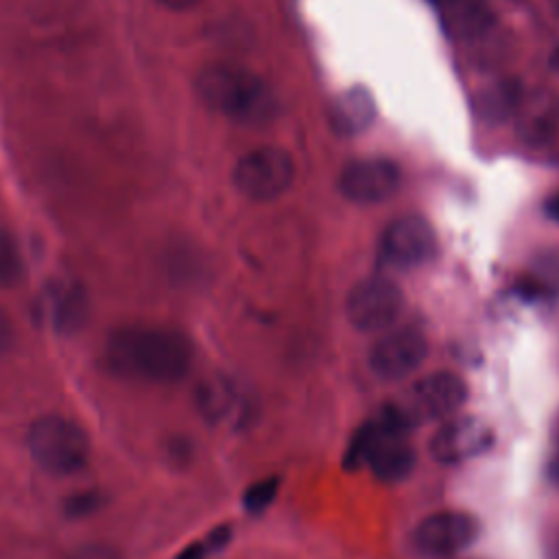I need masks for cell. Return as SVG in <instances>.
<instances>
[{"mask_svg":"<svg viewBox=\"0 0 559 559\" xmlns=\"http://www.w3.org/2000/svg\"><path fill=\"white\" fill-rule=\"evenodd\" d=\"M520 103H522V96H520L518 83L500 81L485 92L480 111L491 120H502V118H509L513 111H518Z\"/></svg>","mask_w":559,"mask_h":559,"instance_id":"cell-16","label":"cell"},{"mask_svg":"<svg viewBox=\"0 0 559 559\" xmlns=\"http://www.w3.org/2000/svg\"><path fill=\"white\" fill-rule=\"evenodd\" d=\"M465 402V384L448 371L430 373L417 380L404 406L413 419H448Z\"/></svg>","mask_w":559,"mask_h":559,"instance_id":"cell-11","label":"cell"},{"mask_svg":"<svg viewBox=\"0 0 559 559\" xmlns=\"http://www.w3.org/2000/svg\"><path fill=\"white\" fill-rule=\"evenodd\" d=\"M491 441L489 430L474 417H448L430 437V452L443 465L463 463L480 454Z\"/></svg>","mask_w":559,"mask_h":559,"instance_id":"cell-12","label":"cell"},{"mask_svg":"<svg viewBox=\"0 0 559 559\" xmlns=\"http://www.w3.org/2000/svg\"><path fill=\"white\" fill-rule=\"evenodd\" d=\"M437 238L421 216H402L393 221L380 240L382 258L400 269H413L432 258Z\"/></svg>","mask_w":559,"mask_h":559,"instance_id":"cell-9","label":"cell"},{"mask_svg":"<svg viewBox=\"0 0 559 559\" xmlns=\"http://www.w3.org/2000/svg\"><path fill=\"white\" fill-rule=\"evenodd\" d=\"M295 179V162L280 146H258L245 153L234 168L236 188L251 201L282 197Z\"/></svg>","mask_w":559,"mask_h":559,"instance_id":"cell-4","label":"cell"},{"mask_svg":"<svg viewBox=\"0 0 559 559\" xmlns=\"http://www.w3.org/2000/svg\"><path fill=\"white\" fill-rule=\"evenodd\" d=\"M162 7L173 9V11H188L192 7H197L201 0H157Z\"/></svg>","mask_w":559,"mask_h":559,"instance_id":"cell-23","label":"cell"},{"mask_svg":"<svg viewBox=\"0 0 559 559\" xmlns=\"http://www.w3.org/2000/svg\"><path fill=\"white\" fill-rule=\"evenodd\" d=\"M428 354L426 336L415 328L384 332L369 349V367L382 380H402L424 362Z\"/></svg>","mask_w":559,"mask_h":559,"instance_id":"cell-6","label":"cell"},{"mask_svg":"<svg viewBox=\"0 0 559 559\" xmlns=\"http://www.w3.org/2000/svg\"><path fill=\"white\" fill-rule=\"evenodd\" d=\"M400 179L402 173L395 162L384 157H365L354 159L343 168L338 190L354 203H382L397 192Z\"/></svg>","mask_w":559,"mask_h":559,"instance_id":"cell-7","label":"cell"},{"mask_svg":"<svg viewBox=\"0 0 559 559\" xmlns=\"http://www.w3.org/2000/svg\"><path fill=\"white\" fill-rule=\"evenodd\" d=\"M35 308L39 321L50 325L55 332L72 334L85 323L90 301L85 288L79 282L63 277L46 284Z\"/></svg>","mask_w":559,"mask_h":559,"instance_id":"cell-10","label":"cell"},{"mask_svg":"<svg viewBox=\"0 0 559 559\" xmlns=\"http://www.w3.org/2000/svg\"><path fill=\"white\" fill-rule=\"evenodd\" d=\"M24 275V260L17 240L0 229V286H13Z\"/></svg>","mask_w":559,"mask_h":559,"instance_id":"cell-17","label":"cell"},{"mask_svg":"<svg viewBox=\"0 0 559 559\" xmlns=\"http://www.w3.org/2000/svg\"><path fill=\"white\" fill-rule=\"evenodd\" d=\"M277 487H280L277 478H262V480L253 483V485L245 491V496H242L245 509H247L249 513H260V511H264V509L275 500Z\"/></svg>","mask_w":559,"mask_h":559,"instance_id":"cell-18","label":"cell"},{"mask_svg":"<svg viewBox=\"0 0 559 559\" xmlns=\"http://www.w3.org/2000/svg\"><path fill=\"white\" fill-rule=\"evenodd\" d=\"M197 92L210 109L247 127L269 124L280 111L271 85L253 70L234 63H214L201 70Z\"/></svg>","mask_w":559,"mask_h":559,"instance_id":"cell-2","label":"cell"},{"mask_svg":"<svg viewBox=\"0 0 559 559\" xmlns=\"http://www.w3.org/2000/svg\"><path fill=\"white\" fill-rule=\"evenodd\" d=\"M105 365L120 378L177 382L192 365V345L173 328L129 325L107 338Z\"/></svg>","mask_w":559,"mask_h":559,"instance_id":"cell-1","label":"cell"},{"mask_svg":"<svg viewBox=\"0 0 559 559\" xmlns=\"http://www.w3.org/2000/svg\"><path fill=\"white\" fill-rule=\"evenodd\" d=\"M478 535V522L461 511L432 513L413 533L415 546L428 557H452L465 550Z\"/></svg>","mask_w":559,"mask_h":559,"instance_id":"cell-8","label":"cell"},{"mask_svg":"<svg viewBox=\"0 0 559 559\" xmlns=\"http://www.w3.org/2000/svg\"><path fill=\"white\" fill-rule=\"evenodd\" d=\"M13 343V325L7 312L0 308V356L11 347Z\"/></svg>","mask_w":559,"mask_h":559,"instance_id":"cell-21","label":"cell"},{"mask_svg":"<svg viewBox=\"0 0 559 559\" xmlns=\"http://www.w3.org/2000/svg\"><path fill=\"white\" fill-rule=\"evenodd\" d=\"M28 450L39 467L50 474H74L90 459L85 432L59 415L39 417L28 430Z\"/></svg>","mask_w":559,"mask_h":559,"instance_id":"cell-3","label":"cell"},{"mask_svg":"<svg viewBox=\"0 0 559 559\" xmlns=\"http://www.w3.org/2000/svg\"><path fill=\"white\" fill-rule=\"evenodd\" d=\"M373 118H376L373 98L360 87L343 94L332 107V124L347 135L365 131Z\"/></svg>","mask_w":559,"mask_h":559,"instance_id":"cell-15","label":"cell"},{"mask_svg":"<svg viewBox=\"0 0 559 559\" xmlns=\"http://www.w3.org/2000/svg\"><path fill=\"white\" fill-rule=\"evenodd\" d=\"M229 539V528H216L212 531L203 542H197L192 546H188L177 559H205L207 555L216 552L218 548H223V544Z\"/></svg>","mask_w":559,"mask_h":559,"instance_id":"cell-19","label":"cell"},{"mask_svg":"<svg viewBox=\"0 0 559 559\" xmlns=\"http://www.w3.org/2000/svg\"><path fill=\"white\" fill-rule=\"evenodd\" d=\"M94 504H96V496H92V493H83V496H74L72 500H70V504H68V511L70 513H87V511H92L94 509Z\"/></svg>","mask_w":559,"mask_h":559,"instance_id":"cell-22","label":"cell"},{"mask_svg":"<svg viewBox=\"0 0 559 559\" xmlns=\"http://www.w3.org/2000/svg\"><path fill=\"white\" fill-rule=\"evenodd\" d=\"M544 210H546L548 218H552L555 223H559V192H555L552 197H548Z\"/></svg>","mask_w":559,"mask_h":559,"instance_id":"cell-24","label":"cell"},{"mask_svg":"<svg viewBox=\"0 0 559 559\" xmlns=\"http://www.w3.org/2000/svg\"><path fill=\"white\" fill-rule=\"evenodd\" d=\"M550 478L559 485V456L552 459V463H550Z\"/></svg>","mask_w":559,"mask_h":559,"instance_id":"cell-25","label":"cell"},{"mask_svg":"<svg viewBox=\"0 0 559 559\" xmlns=\"http://www.w3.org/2000/svg\"><path fill=\"white\" fill-rule=\"evenodd\" d=\"M404 295L386 277L360 280L347 297V319L360 332L386 330L402 312Z\"/></svg>","mask_w":559,"mask_h":559,"instance_id":"cell-5","label":"cell"},{"mask_svg":"<svg viewBox=\"0 0 559 559\" xmlns=\"http://www.w3.org/2000/svg\"><path fill=\"white\" fill-rule=\"evenodd\" d=\"M70 559H122L118 550L103 546V544H90L79 548Z\"/></svg>","mask_w":559,"mask_h":559,"instance_id":"cell-20","label":"cell"},{"mask_svg":"<svg viewBox=\"0 0 559 559\" xmlns=\"http://www.w3.org/2000/svg\"><path fill=\"white\" fill-rule=\"evenodd\" d=\"M520 133L531 144H546L552 140L559 127V105L548 94H535L528 100L522 98L520 107Z\"/></svg>","mask_w":559,"mask_h":559,"instance_id":"cell-14","label":"cell"},{"mask_svg":"<svg viewBox=\"0 0 559 559\" xmlns=\"http://www.w3.org/2000/svg\"><path fill=\"white\" fill-rule=\"evenodd\" d=\"M197 404L201 413L214 424L236 421L242 415V393L234 380L225 376H212L197 389Z\"/></svg>","mask_w":559,"mask_h":559,"instance_id":"cell-13","label":"cell"}]
</instances>
